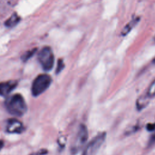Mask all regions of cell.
Returning a JSON list of instances; mask_svg holds the SVG:
<instances>
[{"label":"cell","mask_w":155,"mask_h":155,"mask_svg":"<svg viewBox=\"0 0 155 155\" xmlns=\"http://www.w3.org/2000/svg\"><path fill=\"white\" fill-rule=\"evenodd\" d=\"M20 21V17L17 15V13H14L13 15L9 17L8 19L5 22V26L8 27H13L15 26Z\"/></svg>","instance_id":"obj_9"},{"label":"cell","mask_w":155,"mask_h":155,"mask_svg":"<svg viewBox=\"0 0 155 155\" xmlns=\"http://www.w3.org/2000/svg\"><path fill=\"white\" fill-rule=\"evenodd\" d=\"M64 68V64L63 61L62 59H59L58 61L57 67H56V74L59 73Z\"/></svg>","instance_id":"obj_13"},{"label":"cell","mask_w":155,"mask_h":155,"mask_svg":"<svg viewBox=\"0 0 155 155\" xmlns=\"http://www.w3.org/2000/svg\"><path fill=\"white\" fill-rule=\"evenodd\" d=\"M17 84L14 81L0 82V96L5 97L8 95L15 88Z\"/></svg>","instance_id":"obj_7"},{"label":"cell","mask_w":155,"mask_h":155,"mask_svg":"<svg viewBox=\"0 0 155 155\" xmlns=\"http://www.w3.org/2000/svg\"><path fill=\"white\" fill-rule=\"evenodd\" d=\"M4 146V142L2 140H0V150Z\"/></svg>","instance_id":"obj_16"},{"label":"cell","mask_w":155,"mask_h":155,"mask_svg":"<svg viewBox=\"0 0 155 155\" xmlns=\"http://www.w3.org/2000/svg\"><path fill=\"white\" fill-rule=\"evenodd\" d=\"M24 130L22 124L18 119L12 118L7 120L6 131L10 133H21Z\"/></svg>","instance_id":"obj_6"},{"label":"cell","mask_w":155,"mask_h":155,"mask_svg":"<svg viewBox=\"0 0 155 155\" xmlns=\"http://www.w3.org/2000/svg\"><path fill=\"white\" fill-rule=\"evenodd\" d=\"M88 133L86 126L81 125L70 147V151L72 154H76L83 148L88 139Z\"/></svg>","instance_id":"obj_3"},{"label":"cell","mask_w":155,"mask_h":155,"mask_svg":"<svg viewBox=\"0 0 155 155\" xmlns=\"http://www.w3.org/2000/svg\"><path fill=\"white\" fill-rule=\"evenodd\" d=\"M146 128L148 131H154L155 130V124H148L147 125Z\"/></svg>","instance_id":"obj_14"},{"label":"cell","mask_w":155,"mask_h":155,"mask_svg":"<svg viewBox=\"0 0 155 155\" xmlns=\"http://www.w3.org/2000/svg\"><path fill=\"white\" fill-rule=\"evenodd\" d=\"M148 100H149V97L147 96V94L146 96H140L139 99H137V101L136 102L137 108L139 110H141L143 108H144L148 104Z\"/></svg>","instance_id":"obj_10"},{"label":"cell","mask_w":155,"mask_h":155,"mask_svg":"<svg viewBox=\"0 0 155 155\" xmlns=\"http://www.w3.org/2000/svg\"><path fill=\"white\" fill-rule=\"evenodd\" d=\"M51 78L47 74L38 75L33 81L31 85V93L33 96H38L44 92L50 85Z\"/></svg>","instance_id":"obj_2"},{"label":"cell","mask_w":155,"mask_h":155,"mask_svg":"<svg viewBox=\"0 0 155 155\" xmlns=\"http://www.w3.org/2000/svg\"><path fill=\"white\" fill-rule=\"evenodd\" d=\"M155 141V134L153 136L152 138L150 139V142H154Z\"/></svg>","instance_id":"obj_17"},{"label":"cell","mask_w":155,"mask_h":155,"mask_svg":"<svg viewBox=\"0 0 155 155\" xmlns=\"http://www.w3.org/2000/svg\"><path fill=\"white\" fill-rule=\"evenodd\" d=\"M37 48H33L31 50H28L27 52H25L21 57V59L23 61H27V60H28L30 58H31L33 56V55L35 53V52L36 51Z\"/></svg>","instance_id":"obj_12"},{"label":"cell","mask_w":155,"mask_h":155,"mask_svg":"<svg viewBox=\"0 0 155 155\" xmlns=\"http://www.w3.org/2000/svg\"><path fill=\"white\" fill-rule=\"evenodd\" d=\"M38 59L43 69L49 71L52 69L54 65V55L50 47H44L38 54Z\"/></svg>","instance_id":"obj_4"},{"label":"cell","mask_w":155,"mask_h":155,"mask_svg":"<svg viewBox=\"0 0 155 155\" xmlns=\"http://www.w3.org/2000/svg\"><path fill=\"white\" fill-rule=\"evenodd\" d=\"M147 95L149 98L155 96V79L150 85L147 90Z\"/></svg>","instance_id":"obj_11"},{"label":"cell","mask_w":155,"mask_h":155,"mask_svg":"<svg viewBox=\"0 0 155 155\" xmlns=\"http://www.w3.org/2000/svg\"><path fill=\"white\" fill-rule=\"evenodd\" d=\"M106 134L102 132L93 137L85 147L82 155H96L105 141Z\"/></svg>","instance_id":"obj_5"},{"label":"cell","mask_w":155,"mask_h":155,"mask_svg":"<svg viewBox=\"0 0 155 155\" xmlns=\"http://www.w3.org/2000/svg\"><path fill=\"white\" fill-rule=\"evenodd\" d=\"M7 111L15 116H22L27 111V105L22 96L15 94L8 97L5 102Z\"/></svg>","instance_id":"obj_1"},{"label":"cell","mask_w":155,"mask_h":155,"mask_svg":"<svg viewBox=\"0 0 155 155\" xmlns=\"http://www.w3.org/2000/svg\"><path fill=\"white\" fill-rule=\"evenodd\" d=\"M139 21V18L138 17H136L135 18H133L131 21H130L123 28L121 33L122 36H126L132 30V28L137 24Z\"/></svg>","instance_id":"obj_8"},{"label":"cell","mask_w":155,"mask_h":155,"mask_svg":"<svg viewBox=\"0 0 155 155\" xmlns=\"http://www.w3.org/2000/svg\"><path fill=\"white\" fill-rule=\"evenodd\" d=\"M154 63H155V59H154Z\"/></svg>","instance_id":"obj_18"},{"label":"cell","mask_w":155,"mask_h":155,"mask_svg":"<svg viewBox=\"0 0 155 155\" xmlns=\"http://www.w3.org/2000/svg\"><path fill=\"white\" fill-rule=\"evenodd\" d=\"M47 153V151H46V150H39V151H38L36 153H34L33 154L31 155H44L45 154H46Z\"/></svg>","instance_id":"obj_15"}]
</instances>
